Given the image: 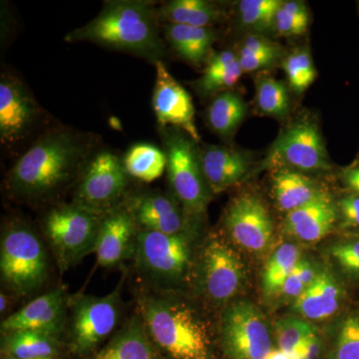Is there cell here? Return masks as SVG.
I'll use <instances>...</instances> for the list:
<instances>
[{"mask_svg":"<svg viewBox=\"0 0 359 359\" xmlns=\"http://www.w3.org/2000/svg\"><path fill=\"white\" fill-rule=\"evenodd\" d=\"M299 353V359H320L323 353V342L320 334L316 332V327L306 337L301 346L297 349Z\"/></svg>","mask_w":359,"mask_h":359,"instance_id":"60d3db41","label":"cell"},{"mask_svg":"<svg viewBox=\"0 0 359 359\" xmlns=\"http://www.w3.org/2000/svg\"><path fill=\"white\" fill-rule=\"evenodd\" d=\"M282 4L280 0H242L238 4L241 22L252 32H269L273 28L276 14Z\"/></svg>","mask_w":359,"mask_h":359,"instance_id":"1f68e13d","label":"cell"},{"mask_svg":"<svg viewBox=\"0 0 359 359\" xmlns=\"http://www.w3.org/2000/svg\"><path fill=\"white\" fill-rule=\"evenodd\" d=\"M165 153L170 186L182 205L187 222L196 223L204 217L211 197L194 141L185 134L165 133Z\"/></svg>","mask_w":359,"mask_h":359,"instance_id":"ba28073f","label":"cell"},{"mask_svg":"<svg viewBox=\"0 0 359 359\" xmlns=\"http://www.w3.org/2000/svg\"><path fill=\"white\" fill-rule=\"evenodd\" d=\"M340 230L354 233L359 230V195L351 192L337 202Z\"/></svg>","mask_w":359,"mask_h":359,"instance_id":"f35d334b","label":"cell"},{"mask_svg":"<svg viewBox=\"0 0 359 359\" xmlns=\"http://www.w3.org/2000/svg\"><path fill=\"white\" fill-rule=\"evenodd\" d=\"M280 54L278 45L264 37L252 35L242 44L238 56H273L278 58Z\"/></svg>","mask_w":359,"mask_h":359,"instance_id":"ab89813d","label":"cell"},{"mask_svg":"<svg viewBox=\"0 0 359 359\" xmlns=\"http://www.w3.org/2000/svg\"><path fill=\"white\" fill-rule=\"evenodd\" d=\"M243 73L238 57L233 51L219 52L208 63L198 86L205 95L223 91L235 86Z\"/></svg>","mask_w":359,"mask_h":359,"instance_id":"83f0119b","label":"cell"},{"mask_svg":"<svg viewBox=\"0 0 359 359\" xmlns=\"http://www.w3.org/2000/svg\"><path fill=\"white\" fill-rule=\"evenodd\" d=\"M1 359H18V358H11V356L1 355ZM41 359H57V358H41Z\"/></svg>","mask_w":359,"mask_h":359,"instance_id":"bcb514c9","label":"cell"},{"mask_svg":"<svg viewBox=\"0 0 359 359\" xmlns=\"http://www.w3.org/2000/svg\"><path fill=\"white\" fill-rule=\"evenodd\" d=\"M68 297L63 287L39 295L1 323V334L34 332L60 339L65 334Z\"/></svg>","mask_w":359,"mask_h":359,"instance_id":"4fadbf2b","label":"cell"},{"mask_svg":"<svg viewBox=\"0 0 359 359\" xmlns=\"http://www.w3.org/2000/svg\"><path fill=\"white\" fill-rule=\"evenodd\" d=\"M224 226L231 242L250 254H264L273 243V219L256 194L244 192L233 198L224 212Z\"/></svg>","mask_w":359,"mask_h":359,"instance_id":"7c38bea8","label":"cell"},{"mask_svg":"<svg viewBox=\"0 0 359 359\" xmlns=\"http://www.w3.org/2000/svg\"><path fill=\"white\" fill-rule=\"evenodd\" d=\"M318 271L320 269L316 268L313 262L302 257L301 261L283 283L278 297H282L285 301L294 302L316 280Z\"/></svg>","mask_w":359,"mask_h":359,"instance_id":"74e56055","label":"cell"},{"mask_svg":"<svg viewBox=\"0 0 359 359\" xmlns=\"http://www.w3.org/2000/svg\"><path fill=\"white\" fill-rule=\"evenodd\" d=\"M346 301L344 283L330 269L323 268L304 294L292 302V311L306 320H325L341 311Z\"/></svg>","mask_w":359,"mask_h":359,"instance_id":"ffe728a7","label":"cell"},{"mask_svg":"<svg viewBox=\"0 0 359 359\" xmlns=\"http://www.w3.org/2000/svg\"><path fill=\"white\" fill-rule=\"evenodd\" d=\"M340 273L347 280L359 283V235L346 233V237L332 244L330 249Z\"/></svg>","mask_w":359,"mask_h":359,"instance_id":"e575fe53","label":"cell"},{"mask_svg":"<svg viewBox=\"0 0 359 359\" xmlns=\"http://www.w3.org/2000/svg\"><path fill=\"white\" fill-rule=\"evenodd\" d=\"M309 9L302 1H283L276 14L273 29L282 36H299L309 27Z\"/></svg>","mask_w":359,"mask_h":359,"instance_id":"836d02e7","label":"cell"},{"mask_svg":"<svg viewBox=\"0 0 359 359\" xmlns=\"http://www.w3.org/2000/svg\"><path fill=\"white\" fill-rule=\"evenodd\" d=\"M344 183L351 192L359 195V165H353L346 168L342 173Z\"/></svg>","mask_w":359,"mask_h":359,"instance_id":"7bdbcfd3","label":"cell"},{"mask_svg":"<svg viewBox=\"0 0 359 359\" xmlns=\"http://www.w3.org/2000/svg\"><path fill=\"white\" fill-rule=\"evenodd\" d=\"M106 215V214H105ZM105 215L75 204L52 208L43 219V233L59 271H69L91 252Z\"/></svg>","mask_w":359,"mask_h":359,"instance_id":"52a82bcc","label":"cell"},{"mask_svg":"<svg viewBox=\"0 0 359 359\" xmlns=\"http://www.w3.org/2000/svg\"><path fill=\"white\" fill-rule=\"evenodd\" d=\"M139 230L178 235L188 231L183 210L177 200L159 193L139 195L126 203Z\"/></svg>","mask_w":359,"mask_h":359,"instance_id":"d6986e66","label":"cell"},{"mask_svg":"<svg viewBox=\"0 0 359 359\" xmlns=\"http://www.w3.org/2000/svg\"><path fill=\"white\" fill-rule=\"evenodd\" d=\"M48 273V257L41 238L22 222L7 224L0 242V275L6 289L27 297L43 287Z\"/></svg>","mask_w":359,"mask_h":359,"instance_id":"277c9868","label":"cell"},{"mask_svg":"<svg viewBox=\"0 0 359 359\" xmlns=\"http://www.w3.org/2000/svg\"><path fill=\"white\" fill-rule=\"evenodd\" d=\"M139 228L126 204L104 216L95 249L99 266L112 268L133 259Z\"/></svg>","mask_w":359,"mask_h":359,"instance_id":"e0dca14e","label":"cell"},{"mask_svg":"<svg viewBox=\"0 0 359 359\" xmlns=\"http://www.w3.org/2000/svg\"><path fill=\"white\" fill-rule=\"evenodd\" d=\"M216 4L205 0H174L163 6L160 16L168 25L209 27L221 18Z\"/></svg>","mask_w":359,"mask_h":359,"instance_id":"484cf974","label":"cell"},{"mask_svg":"<svg viewBox=\"0 0 359 359\" xmlns=\"http://www.w3.org/2000/svg\"><path fill=\"white\" fill-rule=\"evenodd\" d=\"M142 290L137 314L150 339L167 359H214L209 323L190 302L172 294Z\"/></svg>","mask_w":359,"mask_h":359,"instance_id":"7a4b0ae2","label":"cell"},{"mask_svg":"<svg viewBox=\"0 0 359 359\" xmlns=\"http://www.w3.org/2000/svg\"><path fill=\"white\" fill-rule=\"evenodd\" d=\"M86 359H167L149 337L140 316L134 314L109 341Z\"/></svg>","mask_w":359,"mask_h":359,"instance_id":"44dd1931","label":"cell"},{"mask_svg":"<svg viewBox=\"0 0 359 359\" xmlns=\"http://www.w3.org/2000/svg\"><path fill=\"white\" fill-rule=\"evenodd\" d=\"M290 88L302 93L313 83L316 77L313 59L308 50L299 49L287 56L283 63Z\"/></svg>","mask_w":359,"mask_h":359,"instance_id":"d590c367","label":"cell"},{"mask_svg":"<svg viewBox=\"0 0 359 359\" xmlns=\"http://www.w3.org/2000/svg\"><path fill=\"white\" fill-rule=\"evenodd\" d=\"M39 116V106L18 78L0 80V139L6 145L22 140Z\"/></svg>","mask_w":359,"mask_h":359,"instance_id":"9a60e30c","label":"cell"},{"mask_svg":"<svg viewBox=\"0 0 359 359\" xmlns=\"http://www.w3.org/2000/svg\"><path fill=\"white\" fill-rule=\"evenodd\" d=\"M125 170L130 177L152 183L167 170V156L151 144H138L130 149L123 160Z\"/></svg>","mask_w":359,"mask_h":359,"instance_id":"f1b7e54d","label":"cell"},{"mask_svg":"<svg viewBox=\"0 0 359 359\" xmlns=\"http://www.w3.org/2000/svg\"><path fill=\"white\" fill-rule=\"evenodd\" d=\"M257 103L262 112L273 117H285L290 109L287 88L271 77L261 78L257 82Z\"/></svg>","mask_w":359,"mask_h":359,"instance_id":"d6a6232c","label":"cell"},{"mask_svg":"<svg viewBox=\"0 0 359 359\" xmlns=\"http://www.w3.org/2000/svg\"><path fill=\"white\" fill-rule=\"evenodd\" d=\"M358 13H359V2H358Z\"/></svg>","mask_w":359,"mask_h":359,"instance_id":"681fc988","label":"cell"},{"mask_svg":"<svg viewBox=\"0 0 359 359\" xmlns=\"http://www.w3.org/2000/svg\"><path fill=\"white\" fill-rule=\"evenodd\" d=\"M313 328L308 320L297 316L278 321L275 332L278 348L289 354L294 353Z\"/></svg>","mask_w":359,"mask_h":359,"instance_id":"8d00e7d4","label":"cell"},{"mask_svg":"<svg viewBox=\"0 0 359 359\" xmlns=\"http://www.w3.org/2000/svg\"><path fill=\"white\" fill-rule=\"evenodd\" d=\"M156 81L153 93V110L161 126H172L185 132L194 142L200 141V135L195 124V107L192 97L177 81L166 65L157 61Z\"/></svg>","mask_w":359,"mask_h":359,"instance_id":"5bb4252c","label":"cell"},{"mask_svg":"<svg viewBox=\"0 0 359 359\" xmlns=\"http://www.w3.org/2000/svg\"><path fill=\"white\" fill-rule=\"evenodd\" d=\"M191 245L189 231L166 235L139 230L133 259L149 289L173 292L184 283L192 266Z\"/></svg>","mask_w":359,"mask_h":359,"instance_id":"5b68a950","label":"cell"},{"mask_svg":"<svg viewBox=\"0 0 359 359\" xmlns=\"http://www.w3.org/2000/svg\"><path fill=\"white\" fill-rule=\"evenodd\" d=\"M301 259V249L292 243H285L271 254L262 275V289L266 297H278Z\"/></svg>","mask_w":359,"mask_h":359,"instance_id":"4316f807","label":"cell"},{"mask_svg":"<svg viewBox=\"0 0 359 359\" xmlns=\"http://www.w3.org/2000/svg\"><path fill=\"white\" fill-rule=\"evenodd\" d=\"M50 335L34 332L2 334L1 354L18 359L56 358L60 341Z\"/></svg>","mask_w":359,"mask_h":359,"instance_id":"d4e9b609","label":"cell"},{"mask_svg":"<svg viewBox=\"0 0 359 359\" xmlns=\"http://www.w3.org/2000/svg\"><path fill=\"white\" fill-rule=\"evenodd\" d=\"M325 359H359V306L347 309L335 323Z\"/></svg>","mask_w":359,"mask_h":359,"instance_id":"f546056e","label":"cell"},{"mask_svg":"<svg viewBox=\"0 0 359 359\" xmlns=\"http://www.w3.org/2000/svg\"><path fill=\"white\" fill-rule=\"evenodd\" d=\"M7 306H8L7 295L4 292H1V294H0V311H1V313L6 311Z\"/></svg>","mask_w":359,"mask_h":359,"instance_id":"f6af8a7d","label":"cell"},{"mask_svg":"<svg viewBox=\"0 0 359 359\" xmlns=\"http://www.w3.org/2000/svg\"><path fill=\"white\" fill-rule=\"evenodd\" d=\"M353 233H358V235H359V230L358 231H354Z\"/></svg>","mask_w":359,"mask_h":359,"instance_id":"7dc6e473","label":"cell"},{"mask_svg":"<svg viewBox=\"0 0 359 359\" xmlns=\"http://www.w3.org/2000/svg\"><path fill=\"white\" fill-rule=\"evenodd\" d=\"M128 177L118 156L108 151L99 153L87 165L73 203L98 214H107L120 205Z\"/></svg>","mask_w":359,"mask_h":359,"instance_id":"30bf717a","label":"cell"},{"mask_svg":"<svg viewBox=\"0 0 359 359\" xmlns=\"http://www.w3.org/2000/svg\"><path fill=\"white\" fill-rule=\"evenodd\" d=\"M271 182L276 207L285 214L308 204L323 191L309 177L287 169L276 171Z\"/></svg>","mask_w":359,"mask_h":359,"instance_id":"603a6c76","label":"cell"},{"mask_svg":"<svg viewBox=\"0 0 359 359\" xmlns=\"http://www.w3.org/2000/svg\"><path fill=\"white\" fill-rule=\"evenodd\" d=\"M201 164L211 192L221 193L244 178L250 163L237 150L211 146L201 154Z\"/></svg>","mask_w":359,"mask_h":359,"instance_id":"7402d4cb","label":"cell"},{"mask_svg":"<svg viewBox=\"0 0 359 359\" xmlns=\"http://www.w3.org/2000/svg\"><path fill=\"white\" fill-rule=\"evenodd\" d=\"M165 32L174 50L194 65L204 62L216 39V35L210 27L167 25Z\"/></svg>","mask_w":359,"mask_h":359,"instance_id":"cb8c5ba5","label":"cell"},{"mask_svg":"<svg viewBox=\"0 0 359 359\" xmlns=\"http://www.w3.org/2000/svg\"><path fill=\"white\" fill-rule=\"evenodd\" d=\"M69 42L92 43L127 51L154 62L164 52L157 26V13L146 1H112L83 27L66 36Z\"/></svg>","mask_w":359,"mask_h":359,"instance_id":"3957f363","label":"cell"},{"mask_svg":"<svg viewBox=\"0 0 359 359\" xmlns=\"http://www.w3.org/2000/svg\"><path fill=\"white\" fill-rule=\"evenodd\" d=\"M89 142L75 132H49L21 156L7 175L14 197L40 201L51 197L74 178L89 154Z\"/></svg>","mask_w":359,"mask_h":359,"instance_id":"6da1fadb","label":"cell"},{"mask_svg":"<svg viewBox=\"0 0 359 359\" xmlns=\"http://www.w3.org/2000/svg\"><path fill=\"white\" fill-rule=\"evenodd\" d=\"M354 165H359V157H358V163H356V164H354Z\"/></svg>","mask_w":359,"mask_h":359,"instance_id":"c3c4849f","label":"cell"},{"mask_svg":"<svg viewBox=\"0 0 359 359\" xmlns=\"http://www.w3.org/2000/svg\"><path fill=\"white\" fill-rule=\"evenodd\" d=\"M247 106L243 99L233 92H224L212 101L208 109V122L221 136L235 132L245 119Z\"/></svg>","mask_w":359,"mask_h":359,"instance_id":"4dcf8cb0","label":"cell"},{"mask_svg":"<svg viewBox=\"0 0 359 359\" xmlns=\"http://www.w3.org/2000/svg\"><path fill=\"white\" fill-rule=\"evenodd\" d=\"M203 294L217 306L228 304L238 294L245 278V266L237 252L219 238L205 243L200 256Z\"/></svg>","mask_w":359,"mask_h":359,"instance_id":"8fae6325","label":"cell"},{"mask_svg":"<svg viewBox=\"0 0 359 359\" xmlns=\"http://www.w3.org/2000/svg\"><path fill=\"white\" fill-rule=\"evenodd\" d=\"M121 285L109 294L71 295L68 299L65 337L68 351L88 358L114 334L121 318Z\"/></svg>","mask_w":359,"mask_h":359,"instance_id":"8992f818","label":"cell"},{"mask_svg":"<svg viewBox=\"0 0 359 359\" xmlns=\"http://www.w3.org/2000/svg\"><path fill=\"white\" fill-rule=\"evenodd\" d=\"M219 339L231 359H266L273 349L264 313L256 304L245 299L229 302L224 309Z\"/></svg>","mask_w":359,"mask_h":359,"instance_id":"9c48e42d","label":"cell"},{"mask_svg":"<svg viewBox=\"0 0 359 359\" xmlns=\"http://www.w3.org/2000/svg\"><path fill=\"white\" fill-rule=\"evenodd\" d=\"M266 359H299V351H294V353L289 354L280 349H273Z\"/></svg>","mask_w":359,"mask_h":359,"instance_id":"ee69618b","label":"cell"},{"mask_svg":"<svg viewBox=\"0 0 359 359\" xmlns=\"http://www.w3.org/2000/svg\"><path fill=\"white\" fill-rule=\"evenodd\" d=\"M273 157L302 171L330 169L320 130L309 120L297 123L283 133L276 143Z\"/></svg>","mask_w":359,"mask_h":359,"instance_id":"2e32d148","label":"cell"},{"mask_svg":"<svg viewBox=\"0 0 359 359\" xmlns=\"http://www.w3.org/2000/svg\"><path fill=\"white\" fill-rule=\"evenodd\" d=\"M243 72H254L263 69L275 63L276 57L273 56H238Z\"/></svg>","mask_w":359,"mask_h":359,"instance_id":"b9f144b4","label":"cell"},{"mask_svg":"<svg viewBox=\"0 0 359 359\" xmlns=\"http://www.w3.org/2000/svg\"><path fill=\"white\" fill-rule=\"evenodd\" d=\"M339 223V210L332 196L323 191L299 209L287 212L283 231L302 243H316L327 237Z\"/></svg>","mask_w":359,"mask_h":359,"instance_id":"ac0fdd59","label":"cell"}]
</instances>
